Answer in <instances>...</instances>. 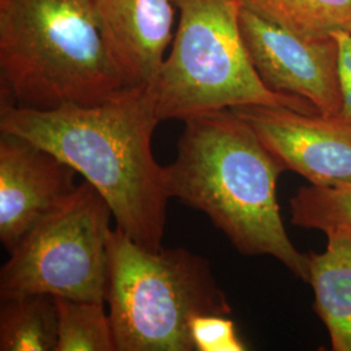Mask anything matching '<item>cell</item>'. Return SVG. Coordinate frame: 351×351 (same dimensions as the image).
<instances>
[{
	"label": "cell",
	"mask_w": 351,
	"mask_h": 351,
	"mask_svg": "<svg viewBox=\"0 0 351 351\" xmlns=\"http://www.w3.org/2000/svg\"><path fill=\"white\" fill-rule=\"evenodd\" d=\"M58 308L55 297L26 294L3 298L0 350L56 351Z\"/></svg>",
	"instance_id": "obj_12"
},
{
	"label": "cell",
	"mask_w": 351,
	"mask_h": 351,
	"mask_svg": "<svg viewBox=\"0 0 351 351\" xmlns=\"http://www.w3.org/2000/svg\"><path fill=\"white\" fill-rule=\"evenodd\" d=\"M243 7L303 38L351 34V0H241Z\"/></svg>",
	"instance_id": "obj_13"
},
{
	"label": "cell",
	"mask_w": 351,
	"mask_h": 351,
	"mask_svg": "<svg viewBox=\"0 0 351 351\" xmlns=\"http://www.w3.org/2000/svg\"><path fill=\"white\" fill-rule=\"evenodd\" d=\"M285 167L316 186L351 182V123L287 107L232 108Z\"/></svg>",
	"instance_id": "obj_8"
},
{
	"label": "cell",
	"mask_w": 351,
	"mask_h": 351,
	"mask_svg": "<svg viewBox=\"0 0 351 351\" xmlns=\"http://www.w3.org/2000/svg\"><path fill=\"white\" fill-rule=\"evenodd\" d=\"M73 167L19 136L0 137V241L11 251L78 188Z\"/></svg>",
	"instance_id": "obj_9"
},
{
	"label": "cell",
	"mask_w": 351,
	"mask_h": 351,
	"mask_svg": "<svg viewBox=\"0 0 351 351\" xmlns=\"http://www.w3.org/2000/svg\"><path fill=\"white\" fill-rule=\"evenodd\" d=\"M195 351H243L236 324L226 315H198L190 323Z\"/></svg>",
	"instance_id": "obj_16"
},
{
	"label": "cell",
	"mask_w": 351,
	"mask_h": 351,
	"mask_svg": "<svg viewBox=\"0 0 351 351\" xmlns=\"http://www.w3.org/2000/svg\"><path fill=\"white\" fill-rule=\"evenodd\" d=\"M113 60L132 86H149L173 40L172 0H93Z\"/></svg>",
	"instance_id": "obj_10"
},
{
	"label": "cell",
	"mask_w": 351,
	"mask_h": 351,
	"mask_svg": "<svg viewBox=\"0 0 351 351\" xmlns=\"http://www.w3.org/2000/svg\"><path fill=\"white\" fill-rule=\"evenodd\" d=\"M1 104L95 106L133 88L101 34L93 0H0Z\"/></svg>",
	"instance_id": "obj_3"
},
{
	"label": "cell",
	"mask_w": 351,
	"mask_h": 351,
	"mask_svg": "<svg viewBox=\"0 0 351 351\" xmlns=\"http://www.w3.org/2000/svg\"><path fill=\"white\" fill-rule=\"evenodd\" d=\"M291 224L351 239V182L339 186H302L290 201Z\"/></svg>",
	"instance_id": "obj_15"
},
{
	"label": "cell",
	"mask_w": 351,
	"mask_h": 351,
	"mask_svg": "<svg viewBox=\"0 0 351 351\" xmlns=\"http://www.w3.org/2000/svg\"><path fill=\"white\" fill-rule=\"evenodd\" d=\"M339 47V85L342 106L339 117L351 123V34L335 33Z\"/></svg>",
	"instance_id": "obj_17"
},
{
	"label": "cell",
	"mask_w": 351,
	"mask_h": 351,
	"mask_svg": "<svg viewBox=\"0 0 351 351\" xmlns=\"http://www.w3.org/2000/svg\"><path fill=\"white\" fill-rule=\"evenodd\" d=\"M323 252L308 254L314 308L329 333L332 350L351 351V239L328 236Z\"/></svg>",
	"instance_id": "obj_11"
},
{
	"label": "cell",
	"mask_w": 351,
	"mask_h": 351,
	"mask_svg": "<svg viewBox=\"0 0 351 351\" xmlns=\"http://www.w3.org/2000/svg\"><path fill=\"white\" fill-rule=\"evenodd\" d=\"M112 211L88 181L45 216L0 269V298L49 294L106 302Z\"/></svg>",
	"instance_id": "obj_6"
},
{
	"label": "cell",
	"mask_w": 351,
	"mask_h": 351,
	"mask_svg": "<svg viewBox=\"0 0 351 351\" xmlns=\"http://www.w3.org/2000/svg\"><path fill=\"white\" fill-rule=\"evenodd\" d=\"M180 13L169 53L147 86L160 121L242 106L319 113L301 97L264 85L245 46L241 0H172Z\"/></svg>",
	"instance_id": "obj_5"
},
{
	"label": "cell",
	"mask_w": 351,
	"mask_h": 351,
	"mask_svg": "<svg viewBox=\"0 0 351 351\" xmlns=\"http://www.w3.org/2000/svg\"><path fill=\"white\" fill-rule=\"evenodd\" d=\"M106 302L116 351H195L191 320L232 311L203 256L184 247L145 249L117 226L108 242Z\"/></svg>",
	"instance_id": "obj_4"
},
{
	"label": "cell",
	"mask_w": 351,
	"mask_h": 351,
	"mask_svg": "<svg viewBox=\"0 0 351 351\" xmlns=\"http://www.w3.org/2000/svg\"><path fill=\"white\" fill-rule=\"evenodd\" d=\"M241 33L264 85L301 97L324 116H339V47L333 37L303 38L242 7Z\"/></svg>",
	"instance_id": "obj_7"
},
{
	"label": "cell",
	"mask_w": 351,
	"mask_h": 351,
	"mask_svg": "<svg viewBox=\"0 0 351 351\" xmlns=\"http://www.w3.org/2000/svg\"><path fill=\"white\" fill-rule=\"evenodd\" d=\"M175 162L164 167L171 198L206 213L239 252L269 255L308 281V255L289 239L277 201L287 171L233 110L184 120Z\"/></svg>",
	"instance_id": "obj_2"
},
{
	"label": "cell",
	"mask_w": 351,
	"mask_h": 351,
	"mask_svg": "<svg viewBox=\"0 0 351 351\" xmlns=\"http://www.w3.org/2000/svg\"><path fill=\"white\" fill-rule=\"evenodd\" d=\"M58 308L56 351H116L110 315L101 302L55 297Z\"/></svg>",
	"instance_id": "obj_14"
},
{
	"label": "cell",
	"mask_w": 351,
	"mask_h": 351,
	"mask_svg": "<svg viewBox=\"0 0 351 351\" xmlns=\"http://www.w3.org/2000/svg\"><path fill=\"white\" fill-rule=\"evenodd\" d=\"M160 123L147 86H133L95 106L38 111L0 106V132L50 150L99 191L116 226L159 250L169 194L164 167L152 154Z\"/></svg>",
	"instance_id": "obj_1"
}]
</instances>
